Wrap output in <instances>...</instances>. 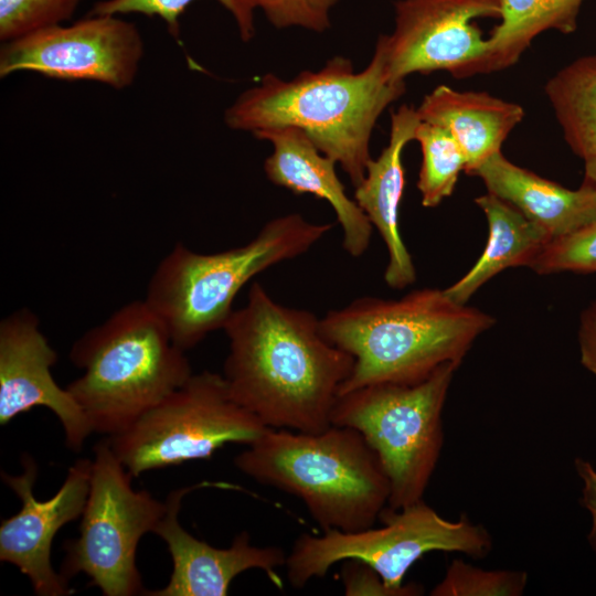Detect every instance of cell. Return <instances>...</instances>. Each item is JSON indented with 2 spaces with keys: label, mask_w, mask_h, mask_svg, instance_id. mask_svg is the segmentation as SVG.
I'll use <instances>...</instances> for the list:
<instances>
[{
  "label": "cell",
  "mask_w": 596,
  "mask_h": 596,
  "mask_svg": "<svg viewBox=\"0 0 596 596\" xmlns=\"http://www.w3.org/2000/svg\"><path fill=\"white\" fill-rule=\"evenodd\" d=\"M223 330L230 349L222 375L240 405L270 428L319 433L331 426L354 359L323 337L319 318L277 302L254 283Z\"/></svg>",
  "instance_id": "obj_1"
},
{
  "label": "cell",
  "mask_w": 596,
  "mask_h": 596,
  "mask_svg": "<svg viewBox=\"0 0 596 596\" xmlns=\"http://www.w3.org/2000/svg\"><path fill=\"white\" fill-rule=\"evenodd\" d=\"M405 82H391L376 43L370 63L355 72L350 58L333 56L318 71L289 81L266 74L224 113L225 125L252 134L275 127L304 130L315 146L340 164L358 187L370 160L379 117L404 95Z\"/></svg>",
  "instance_id": "obj_2"
},
{
  "label": "cell",
  "mask_w": 596,
  "mask_h": 596,
  "mask_svg": "<svg viewBox=\"0 0 596 596\" xmlns=\"http://www.w3.org/2000/svg\"><path fill=\"white\" fill-rule=\"evenodd\" d=\"M493 324L490 315L435 288L397 300L358 298L320 319L323 337L354 359L338 396L376 383L413 384L447 362L461 363Z\"/></svg>",
  "instance_id": "obj_3"
},
{
  "label": "cell",
  "mask_w": 596,
  "mask_h": 596,
  "mask_svg": "<svg viewBox=\"0 0 596 596\" xmlns=\"http://www.w3.org/2000/svg\"><path fill=\"white\" fill-rule=\"evenodd\" d=\"M265 486L302 500L323 531L371 528L387 505L390 482L360 432L331 425L319 433L268 428L234 458Z\"/></svg>",
  "instance_id": "obj_4"
},
{
  "label": "cell",
  "mask_w": 596,
  "mask_h": 596,
  "mask_svg": "<svg viewBox=\"0 0 596 596\" xmlns=\"http://www.w3.org/2000/svg\"><path fill=\"white\" fill-rule=\"evenodd\" d=\"M184 352L146 301L132 300L73 343L70 359L83 374L66 389L93 433L110 437L189 380Z\"/></svg>",
  "instance_id": "obj_5"
},
{
  "label": "cell",
  "mask_w": 596,
  "mask_h": 596,
  "mask_svg": "<svg viewBox=\"0 0 596 596\" xmlns=\"http://www.w3.org/2000/svg\"><path fill=\"white\" fill-rule=\"evenodd\" d=\"M297 213L268 221L248 243L216 253H198L178 243L161 259L143 300L187 351L223 329L233 301L253 277L308 252L330 230Z\"/></svg>",
  "instance_id": "obj_6"
},
{
  "label": "cell",
  "mask_w": 596,
  "mask_h": 596,
  "mask_svg": "<svg viewBox=\"0 0 596 596\" xmlns=\"http://www.w3.org/2000/svg\"><path fill=\"white\" fill-rule=\"evenodd\" d=\"M458 362L413 384L376 383L337 397L331 425L356 429L390 482L387 508L423 500L443 446L441 412Z\"/></svg>",
  "instance_id": "obj_7"
},
{
  "label": "cell",
  "mask_w": 596,
  "mask_h": 596,
  "mask_svg": "<svg viewBox=\"0 0 596 596\" xmlns=\"http://www.w3.org/2000/svg\"><path fill=\"white\" fill-rule=\"evenodd\" d=\"M379 518L384 524L379 529L299 535L285 563L290 584L301 588L311 578L324 576L336 563L352 558L373 567L387 586L403 589L408 585L403 583L408 568L428 552L483 558L492 547L481 524L465 514L457 521L444 519L423 500L400 510L385 507Z\"/></svg>",
  "instance_id": "obj_8"
},
{
  "label": "cell",
  "mask_w": 596,
  "mask_h": 596,
  "mask_svg": "<svg viewBox=\"0 0 596 596\" xmlns=\"http://www.w3.org/2000/svg\"><path fill=\"white\" fill-rule=\"evenodd\" d=\"M268 428L231 396L222 374L203 371L107 439L138 478L149 470L209 459L230 443L247 446Z\"/></svg>",
  "instance_id": "obj_9"
},
{
  "label": "cell",
  "mask_w": 596,
  "mask_h": 596,
  "mask_svg": "<svg viewBox=\"0 0 596 596\" xmlns=\"http://www.w3.org/2000/svg\"><path fill=\"white\" fill-rule=\"evenodd\" d=\"M132 478L107 437L99 440L94 447L79 535L64 544L60 573L67 581L83 573L105 596L145 595L137 547L164 515L167 502L147 490H135Z\"/></svg>",
  "instance_id": "obj_10"
},
{
  "label": "cell",
  "mask_w": 596,
  "mask_h": 596,
  "mask_svg": "<svg viewBox=\"0 0 596 596\" xmlns=\"http://www.w3.org/2000/svg\"><path fill=\"white\" fill-rule=\"evenodd\" d=\"M500 12V0H397L393 32L376 41L389 79L436 71L457 78L490 73V44L475 21L499 19Z\"/></svg>",
  "instance_id": "obj_11"
},
{
  "label": "cell",
  "mask_w": 596,
  "mask_h": 596,
  "mask_svg": "<svg viewBox=\"0 0 596 596\" xmlns=\"http://www.w3.org/2000/svg\"><path fill=\"white\" fill-rule=\"evenodd\" d=\"M143 55L138 28L117 15H93L44 28L0 50V77L31 71L64 81H95L115 89L132 84Z\"/></svg>",
  "instance_id": "obj_12"
},
{
  "label": "cell",
  "mask_w": 596,
  "mask_h": 596,
  "mask_svg": "<svg viewBox=\"0 0 596 596\" xmlns=\"http://www.w3.org/2000/svg\"><path fill=\"white\" fill-rule=\"evenodd\" d=\"M23 471H1L3 482L18 496L21 509L0 525V561L10 563L24 574L39 596H65L74 590L51 562L55 534L65 524L82 517L88 491L92 459L79 458L67 470L58 491L47 500H38L34 483L39 473L35 460L28 454L21 458Z\"/></svg>",
  "instance_id": "obj_13"
},
{
  "label": "cell",
  "mask_w": 596,
  "mask_h": 596,
  "mask_svg": "<svg viewBox=\"0 0 596 596\" xmlns=\"http://www.w3.org/2000/svg\"><path fill=\"white\" fill-rule=\"evenodd\" d=\"M57 353L40 330L36 315L23 307L0 322V425L34 407L50 409L60 421L67 447L79 451L93 433L89 422L51 369Z\"/></svg>",
  "instance_id": "obj_14"
},
{
  "label": "cell",
  "mask_w": 596,
  "mask_h": 596,
  "mask_svg": "<svg viewBox=\"0 0 596 596\" xmlns=\"http://www.w3.org/2000/svg\"><path fill=\"white\" fill-rule=\"evenodd\" d=\"M222 483L203 481L173 490L166 499L167 511L153 532L166 542L172 561L168 584L147 596H225L233 579L241 573L257 568L280 585L276 567L286 563L287 555L278 546H256L246 531L240 532L228 547H215L196 539L179 522L182 499L196 489Z\"/></svg>",
  "instance_id": "obj_15"
},
{
  "label": "cell",
  "mask_w": 596,
  "mask_h": 596,
  "mask_svg": "<svg viewBox=\"0 0 596 596\" xmlns=\"http://www.w3.org/2000/svg\"><path fill=\"white\" fill-rule=\"evenodd\" d=\"M253 135L273 145V152L264 162L267 179L295 194L309 193L327 201L341 225L343 248L352 257L362 256L370 246L373 226L347 194L336 172L337 162L296 127L268 128Z\"/></svg>",
  "instance_id": "obj_16"
},
{
  "label": "cell",
  "mask_w": 596,
  "mask_h": 596,
  "mask_svg": "<svg viewBox=\"0 0 596 596\" xmlns=\"http://www.w3.org/2000/svg\"><path fill=\"white\" fill-rule=\"evenodd\" d=\"M419 123L417 109L407 105L391 114L389 143L376 159L370 160L364 180L354 191L355 202L387 248L384 280L393 289H403L416 280L412 256L400 233L398 210L406 184L402 152L414 140Z\"/></svg>",
  "instance_id": "obj_17"
},
{
  "label": "cell",
  "mask_w": 596,
  "mask_h": 596,
  "mask_svg": "<svg viewBox=\"0 0 596 596\" xmlns=\"http://www.w3.org/2000/svg\"><path fill=\"white\" fill-rule=\"evenodd\" d=\"M470 175L480 178L489 193L541 225L552 240L596 222V189L586 181L576 190L564 188L514 164L502 151L487 158Z\"/></svg>",
  "instance_id": "obj_18"
},
{
  "label": "cell",
  "mask_w": 596,
  "mask_h": 596,
  "mask_svg": "<svg viewBox=\"0 0 596 596\" xmlns=\"http://www.w3.org/2000/svg\"><path fill=\"white\" fill-rule=\"evenodd\" d=\"M417 109L422 121L448 131L466 158L470 174L501 146L524 117L523 108L487 92L457 91L439 85L424 96Z\"/></svg>",
  "instance_id": "obj_19"
},
{
  "label": "cell",
  "mask_w": 596,
  "mask_h": 596,
  "mask_svg": "<svg viewBox=\"0 0 596 596\" xmlns=\"http://www.w3.org/2000/svg\"><path fill=\"white\" fill-rule=\"evenodd\" d=\"M485 213L489 236L475 265L445 292L456 302L466 305L470 297L500 272L529 266L552 241L550 234L518 209L487 192L475 199Z\"/></svg>",
  "instance_id": "obj_20"
},
{
  "label": "cell",
  "mask_w": 596,
  "mask_h": 596,
  "mask_svg": "<svg viewBox=\"0 0 596 596\" xmlns=\"http://www.w3.org/2000/svg\"><path fill=\"white\" fill-rule=\"evenodd\" d=\"M585 0H500V23L488 38L491 72L515 64L541 33L555 30L570 34Z\"/></svg>",
  "instance_id": "obj_21"
},
{
  "label": "cell",
  "mask_w": 596,
  "mask_h": 596,
  "mask_svg": "<svg viewBox=\"0 0 596 596\" xmlns=\"http://www.w3.org/2000/svg\"><path fill=\"white\" fill-rule=\"evenodd\" d=\"M545 94L572 151L584 161L596 158V55L561 68Z\"/></svg>",
  "instance_id": "obj_22"
},
{
  "label": "cell",
  "mask_w": 596,
  "mask_h": 596,
  "mask_svg": "<svg viewBox=\"0 0 596 596\" xmlns=\"http://www.w3.org/2000/svg\"><path fill=\"white\" fill-rule=\"evenodd\" d=\"M414 140L422 151L417 181L422 205L436 207L451 195L460 172L465 171L466 158L451 135L438 126L421 120Z\"/></svg>",
  "instance_id": "obj_23"
},
{
  "label": "cell",
  "mask_w": 596,
  "mask_h": 596,
  "mask_svg": "<svg viewBox=\"0 0 596 596\" xmlns=\"http://www.w3.org/2000/svg\"><path fill=\"white\" fill-rule=\"evenodd\" d=\"M194 0H104L94 4L89 14L117 15L140 13L147 17H159L167 24L174 40L180 36L179 18ZM233 17L241 39L251 41L255 35V9L247 0H217Z\"/></svg>",
  "instance_id": "obj_24"
},
{
  "label": "cell",
  "mask_w": 596,
  "mask_h": 596,
  "mask_svg": "<svg viewBox=\"0 0 596 596\" xmlns=\"http://www.w3.org/2000/svg\"><path fill=\"white\" fill-rule=\"evenodd\" d=\"M528 583L520 571H487L454 560L443 579L432 589V596H519Z\"/></svg>",
  "instance_id": "obj_25"
},
{
  "label": "cell",
  "mask_w": 596,
  "mask_h": 596,
  "mask_svg": "<svg viewBox=\"0 0 596 596\" xmlns=\"http://www.w3.org/2000/svg\"><path fill=\"white\" fill-rule=\"evenodd\" d=\"M81 0H0V40L4 43L70 20Z\"/></svg>",
  "instance_id": "obj_26"
},
{
  "label": "cell",
  "mask_w": 596,
  "mask_h": 596,
  "mask_svg": "<svg viewBox=\"0 0 596 596\" xmlns=\"http://www.w3.org/2000/svg\"><path fill=\"white\" fill-rule=\"evenodd\" d=\"M530 267L538 274L596 272V222L568 236L552 240Z\"/></svg>",
  "instance_id": "obj_27"
},
{
  "label": "cell",
  "mask_w": 596,
  "mask_h": 596,
  "mask_svg": "<svg viewBox=\"0 0 596 596\" xmlns=\"http://www.w3.org/2000/svg\"><path fill=\"white\" fill-rule=\"evenodd\" d=\"M254 9H262L277 29L300 26L324 32L330 25V11L338 0H247Z\"/></svg>",
  "instance_id": "obj_28"
},
{
  "label": "cell",
  "mask_w": 596,
  "mask_h": 596,
  "mask_svg": "<svg viewBox=\"0 0 596 596\" xmlns=\"http://www.w3.org/2000/svg\"><path fill=\"white\" fill-rule=\"evenodd\" d=\"M341 568L344 594L348 596H417L423 587L408 583L403 589L387 586L380 574L370 565L359 560H345Z\"/></svg>",
  "instance_id": "obj_29"
},
{
  "label": "cell",
  "mask_w": 596,
  "mask_h": 596,
  "mask_svg": "<svg viewBox=\"0 0 596 596\" xmlns=\"http://www.w3.org/2000/svg\"><path fill=\"white\" fill-rule=\"evenodd\" d=\"M578 345L582 365L596 376V299L581 315Z\"/></svg>",
  "instance_id": "obj_30"
},
{
  "label": "cell",
  "mask_w": 596,
  "mask_h": 596,
  "mask_svg": "<svg viewBox=\"0 0 596 596\" xmlns=\"http://www.w3.org/2000/svg\"><path fill=\"white\" fill-rule=\"evenodd\" d=\"M574 465L583 483L581 504L589 512L592 518L588 541L596 551V469L583 458H576Z\"/></svg>",
  "instance_id": "obj_31"
},
{
  "label": "cell",
  "mask_w": 596,
  "mask_h": 596,
  "mask_svg": "<svg viewBox=\"0 0 596 596\" xmlns=\"http://www.w3.org/2000/svg\"><path fill=\"white\" fill-rule=\"evenodd\" d=\"M585 177L584 181L588 182L596 189V158L584 161Z\"/></svg>",
  "instance_id": "obj_32"
}]
</instances>
